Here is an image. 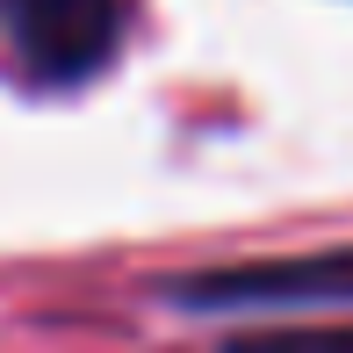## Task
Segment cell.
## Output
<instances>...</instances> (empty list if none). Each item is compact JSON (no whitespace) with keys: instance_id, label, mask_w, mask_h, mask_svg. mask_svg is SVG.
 Returning <instances> with one entry per match:
<instances>
[{"instance_id":"obj_2","label":"cell","mask_w":353,"mask_h":353,"mask_svg":"<svg viewBox=\"0 0 353 353\" xmlns=\"http://www.w3.org/2000/svg\"><path fill=\"white\" fill-rule=\"evenodd\" d=\"M0 8L29 65H43L51 79L94 72L116 43V0H0Z\"/></svg>"},{"instance_id":"obj_1","label":"cell","mask_w":353,"mask_h":353,"mask_svg":"<svg viewBox=\"0 0 353 353\" xmlns=\"http://www.w3.org/2000/svg\"><path fill=\"white\" fill-rule=\"evenodd\" d=\"M173 296L195 310H353V252L223 267V274L173 281Z\"/></svg>"},{"instance_id":"obj_3","label":"cell","mask_w":353,"mask_h":353,"mask_svg":"<svg viewBox=\"0 0 353 353\" xmlns=\"http://www.w3.org/2000/svg\"><path fill=\"white\" fill-rule=\"evenodd\" d=\"M231 353H353V325H310V332H260Z\"/></svg>"}]
</instances>
